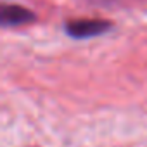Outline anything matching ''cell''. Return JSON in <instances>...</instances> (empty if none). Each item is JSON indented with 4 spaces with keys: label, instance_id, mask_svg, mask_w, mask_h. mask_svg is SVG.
I'll use <instances>...</instances> for the list:
<instances>
[{
    "label": "cell",
    "instance_id": "cell-2",
    "mask_svg": "<svg viewBox=\"0 0 147 147\" xmlns=\"http://www.w3.org/2000/svg\"><path fill=\"white\" fill-rule=\"evenodd\" d=\"M0 21H2L4 28H12V26H21V24H28L35 21V14L23 7V5H16V4H2L0 9Z\"/></svg>",
    "mask_w": 147,
    "mask_h": 147
},
{
    "label": "cell",
    "instance_id": "cell-1",
    "mask_svg": "<svg viewBox=\"0 0 147 147\" xmlns=\"http://www.w3.org/2000/svg\"><path fill=\"white\" fill-rule=\"evenodd\" d=\"M111 28H113V23L106 19H75V21H67L64 24L66 35L76 40H85V38L104 35Z\"/></svg>",
    "mask_w": 147,
    "mask_h": 147
}]
</instances>
